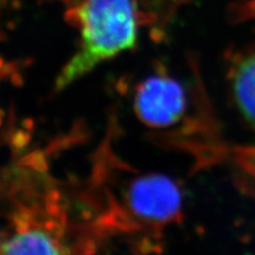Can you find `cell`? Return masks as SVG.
Segmentation results:
<instances>
[{
  "label": "cell",
  "instance_id": "5b68a950",
  "mask_svg": "<svg viewBox=\"0 0 255 255\" xmlns=\"http://www.w3.org/2000/svg\"><path fill=\"white\" fill-rule=\"evenodd\" d=\"M3 254H60L66 253L62 246L39 229H29L16 233L1 246Z\"/></svg>",
  "mask_w": 255,
  "mask_h": 255
},
{
  "label": "cell",
  "instance_id": "277c9868",
  "mask_svg": "<svg viewBox=\"0 0 255 255\" xmlns=\"http://www.w3.org/2000/svg\"><path fill=\"white\" fill-rule=\"evenodd\" d=\"M231 90L241 114L255 129V50L241 55L234 63Z\"/></svg>",
  "mask_w": 255,
  "mask_h": 255
},
{
  "label": "cell",
  "instance_id": "3957f363",
  "mask_svg": "<svg viewBox=\"0 0 255 255\" xmlns=\"http://www.w3.org/2000/svg\"><path fill=\"white\" fill-rule=\"evenodd\" d=\"M128 203L138 217L152 222H169L178 216L182 197L169 178L152 174L135 180L128 190Z\"/></svg>",
  "mask_w": 255,
  "mask_h": 255
},
{
  "label": "cell",
  "instance_id": "7a4b0ae2",
  "mask_svg": "<svg viewBox=\"0 0 255 255\" xmlns=\"http://www.w3.org/2000/svg\"><path fill=\"white\" fill-rule=\"evenodd\" d=\"M186 109L182 85L167 76H153L143 82L135 97V110L141 121L154 128L177 123Z\"/></svg>",
  "mask_w": 255,
  "mask_h": 255
},
{
  "label": "cell",
  "instance_id": "6da1fadb",
  "mask_svg": "<svg viewBox=\"0 0 255 255\" xmlns=\"http://www.w3.org/2000/svg\"><path fill=\"white\" fill-rule=\"evenodd\" d=\"M80 45L55 80L62 91L100 63L133 49L137 39V16L133 0H82L77 9Z\"/></svg>",
  "mask_w": 255,
  "mask_h": 255
}]
</instances>
